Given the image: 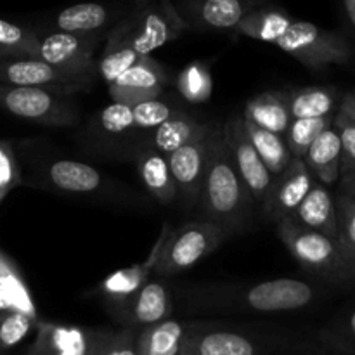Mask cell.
<instances>
[{
  "instance_id": "obj_9",
  "label": "cell",
  "mask_w": 355,
  "mask_h": 355,
  "mask_svg": "<svg viewBox=\"0 0 355 355\" xmlns=\"http://www.w3.org/2000/svg\"><path fill=\"white\" fill-rule=\"evenodd\" d=\"M35 331L24 355H96L114 335V329L66 326L42 319Z\"/></svg>"
},
{
  "instance_id": "obj_34",
  "label": "cell",
  "mask_w": 355,
  "mask_h": 355,
  "mask_svg": "<svg viewBox=\"0 0 355 355\" xmlns=\"http://www.w3.org/2000/svg\"><path fill=\"white\" fill-rule=\"evenodd\" d=\"M144 58H148V55L137 54V52L125 47V45L106 42L103 54H101L99 66H97V73H99L101 78H103L104 82L107 83V87H110L111 83L116 82L125 71L134 68V66L139 64Z\"/></svg>"
},
{
  "instance_id": "obj_27",
  "label": "cell",
  "mask_w": 355,
  "mask_h": 355,
  "mask_svg": "<svg viewBox=\"0 0 355 355\" xmlns=\"http://www.w3.org/2000/svg\"><path fill=\"white\" fill-rule=\"evenodd\" d=\"M284 94L293 120L335 116L342 103L338 90L331 87H302Z\"/></svg>"
},
{
  "instance_id": "obj_2",
  "label": "cell",
  "mask_w": 355,
  "mask_h": 355,
  "mask_svg": "<svg viewBox=\"0 0 355 355\" xmlns=\"http://www.w3.org/2000/svg\"><path fill=\"white\" fill-rule=\"evenodd\" d=\"M318 297L319 288H315V284L295 277H279L248 286L194 291L191 293V307L203 311L277 314L311 307Z\"/></svg>"
},
{
  "instance_id": "obj_18",
  "label": "cell",
  "mask_w": 355,
  "mask_h": 355,
  "mask_svg": "<svg viewBox=\"0 0 355 355\" xmlns=\"http://www.w3.org/2000/svg\"><path fill=\"white\" fill-rule=\"evenodd\" d=\"M168 76L165 68L151 55L142 59L139 64L125 71L120 78L107 87L113 103L137 106V104L155 101L163 96Z\"/></svg>"
},
{
  "instance_id": "obj_8",
  "label": "cell",
  "mask_w": 355,
  "mask_h": 355,
  "mask_svg": "<svg viewBox=\"0 0 355 355\" xmlns=\"http://www.w3.org/2000/svg\"><path fill=\"white\" fill-rule=\"evenodd\" d=\"M277 47L312 71L345 64L354 55L345 37L307 21H295L288 33L277 42Z\"/></svg>"
},
{
  "instance_id": "obj_15",
  "label": "cell",
  "mask_w": 355,
  "mask_h": 355,
  "mask_svg": "<svg viewBox=\"0 0 355 355\" xmlns=\"http://www.w3.org/2000/svg\"><path fill=\"white\" fill-rule=\"evenodd\" d=\"M263 7L259 0H186L177 3L180 17L187 30L196 31H232L253 10Z\"/></svg>"
},
{
  "instance_id": "obj_6",
  "label": "cell",
  "mask_w": 355,
  "mask_h": 355,
  "mask_svg": "<svg viewBox=\"0 0 355 355\" xmlns=\"http://www.w3.org/2000/svg\"><path fill=\"white\" fill-rule=\"evenodd\" d=\"M0 110L44 127H75L80 121L71 96L35 87L0 85Z\"/></svg>"
},
{
  "instance_id": "obj_10",
  "label": "cell",
  "mask_w": 355,
  "mask_h": 355,
  "mask_svg": "<svg viewBox=\"0 0 355 355\" xmlns=\"http://www.w3.org/2000/svg\"><path fill=\"white\" fill-rule=\"evenodd\" d=\"M103 37H82V35L51 31L40 35V47L37 59L85 80H96L97 66L96 49Z\"/></svg>"
},
{
  "instance_id": "obj_39",
  "label": "cell",
  "mask_w": 355,
  "mask_h": 355,
  "mask_svg": "<svg viewBox=\"0 0 355 355\" xmlns=\"http://www.w3.org/2000/svg\"><path fill=\"white\" fill-rule=\"evenodd\" d=\"M21 184H23V175H21L16 149L9 141H0V193L7 196L14 187Z\"/></svg>"
},
{
  "instance_id": "obj_33",
  "label": "cell",
  "mask_w": 355,
  "mask_h": 355,
  "mask_svg": "<svg viewBox=\"0 0 355 355\" xmlns=\"http://www.w3.org/2000/svg\"><path fill=\"white\" fill-rule=\"evenodd\" d=\"M336 116V114H335ZM335 116L326 118H309V120H293L291 121L288 134L284 137L288 148H290L293 158L305 159L309 149L312 148L319 135L328 130L335 123Z\"/></svg>"
},
{
  "instance_id": "obj_12",
  "label": "cell",
  "mask_w": 355,
  "mask_h": 355,
  "mask_svg": "<svg viewBox=\"0 0 355 355\" xmlns=\"http://www.w3.org/2000/svg\"><path fill=\"white\" fill-rule=\"evenodd\" d=\"M92 83V80L73 76L40 59H16L0 62V85L6 87H35L73 96L75 92L89 90Z\"/></svg>"
},
{
  "instance_id": "obj_24",
  "label": "cell",
  "mask_w": 355,
  "mask_h": 355,
  "mask_svg": "<svg viewBox=\"0 0 355 355\" xmlns=\"http://www.w3.org/2000/svg\"><path fill=\"white\" fill-rule=\"evenodd\" d=\"M342 137L335 125L322 132L305 156V165L318 182L326 187L342 179Z\"/></svg>"
},
{
  "instance_id": "obj_40",
  "label": "cell",
  "mask_w": 355,
  "mask_h": 355,
  "mask_svg": "<svg viewBox=\"0 0 355 355\" xmlns=\"http://www.w3.org/2000/svg\"><path fill=\"white\" fill-rule=\"evenodd\" d=\"M322 338L333 349L355 354V309L347 314V318L340 319L335 326L326 329L322 333Z\"/></svg>"
},
{
  "instance_id": "obj_22",
  "label": "cell",
  "mask_w": 355,
  "mask_h": 355,
  "mask_svg": "<svg viewBox=\"0 0 355 355\" xmlns=\"http://www.w3.org/2000/svg\"><path fill=\"white\" fill-rule=\"evenodd\" d=\"M293 220L311 231L321 232L331 239H338V218L336 201L324 184L315 180L304 203L293 214Z\"/></svg>"
},
{
  "instance_id": "obj_1",
  "label": "cell",
  "mask_w": 355,
  "mask_h": 355,
  "mask_svg": "<svg viewBox=\"0 0 355 355\" xmlns=\"http://www.w3.org/2000/svg\"><path fill=\"white\" fill-rule=\"evenodd\" d=\"M253 205V196L234 165L224 128L217 125L198 208L205 220L218 225L222 231L227 232L229 238H232L248 227Z\"/></svg>"
},
{
  "instance_id": "obj_23",
  "label": "cell",
  "mask_w": 355,
  "mask_h": 355,
  "mask_svg": "<svg viewBox=\"0 0 355 355\" xmlns=\"http://www.w3.org/2000/svg\"><path fill=\"white\" fill-rule=\"evenodd\" d=\"M211 128H214V125L205 123L193 114L182 111L177 116L170 118L168 121L159 125L158 128H155L151 132L149 141L162 155L170 156L172 153L207 137Z\"/></svg>"
},
{
  "instance_id": "obj_31",
  "label": "cell",
  "mask_w": 355,
  "mask_h": 355,
  "mask_svg": "<svg viewBox=\"0 0 355 355\" xmlns=\"http://www.w3.org/2000/svg\"><path fill=\"white\" fill-rule=\"evenodd\" d=\"M245 123L250 139H252L257 153H259V156L262 158V162L266 163L269 172L272 173L274 177L281 175V173L288 168V165L293 162V155H291L284 137L272 134V132L269 130H263V128L257 127L252 121L245 120Z\"/></svg>"
},
{
  "instance_id": "obj_19",
  "label": "cell",
  "mask_w": 355,
  "mask_h": 355,
  "mask_svg": "<svg viewBox=\"0 0 355 355\" xmlns=\"http://www.w3.org/2000/svg\"><path fill=\"white\" fill-rule=\"evenodd\" d=\"M173 311L170 290L163 279H151L121 311L118 321L130 329H144L170 319Z\"/></svg>"
},
{
  "instance_id": "obj_43",
  "label": "cell",
  "mask_w": 355,
  "mask_h": 355,
  "mask_svg": "<svg viewBox=\"0 0 355 355\" xmlns=\"http://www.w3.org/2000/svg\"><path fill=\"white\" fill-rule=\"evenodd\" d=\"M336 114L345 121H349V123L355 125V92H349L342 97V103H340Z\"/></svg>"
},
{
  "instance_id": "obj_42",
  "label": "cell",
  "mask_w": 355,
  "mask_h": 355,
  "mask_svg": "<svg viewBox=\"0 0 355 355\" xmlns=\"http://www.w3.org/2000/svg\"><path fill=\"white\" fill-rule=\"evenodd\" d=\"M139 329H121L114 331L113 338L96 355H139L137 352Z\"/></svg>"
},
{
  "instance_id": "obj_20",
  "label": "cell",
  "mask_w": 355,
  "mask_h": 355,
  "mask_svg": "<svg viewBox=\"0 0 355 355\" xmlns=\"http://www.w3.org/2000/svg\"><path fill=\"white\" fill-rule=\"evenodd\" d=\"M116 7L104 3H78L66 7L52 17V31L82 37H103L106 30H113L114 24L123 17Z\"/></svg>"
},
{
  "instance_id": "obj_47",
  "label": "cell",
  "mask_w": 355,
  "mask_h": 355,
  "mask_svg": "<svg viewBox=\"0 0 355 355\" xmlns=\"http://www.w3.org/2000/svg\"><path fill=\"white\" fill-rule=\"evenodd\" d=\"M2 352H3V350H2V347H0V355H2Z\"/></svg>"
},
{
  "instance_id": "obj_13",
  "label": "cell",
  "mask_w": 355,
  "mask_h": 355,
  "mask_svg": "<svg viewBox=\"0 0 355 355\" xmlns=\"http://www.w3.org/2000/svg\"><path fill=\"white\" fill-rule=\"evenodd\" d=\"M269 343L252 333L214 328L208 324H187L180 355H266Z\"/></svg>"
},
{
  "instance_id": "obj_37",
  "label": "cell",
  "mask_w": 355,
  "mask_h": 355,
  "mask_svg": "<svg viewBox=\"0 0 355 355\" xmlns=\"http://www.w3.org/2000/svg\"><path fill=\"white\" fill-rule=\"evenodd\" d=\"M38 321L21 312H2L0 314V347L3 352L19 347L30 335L31 329H37Z\"/></svg>"
},
{
  "instance_id": "obj_38",
  "label": "cell",
  "mask_w": 355,
  "mask_h": 355,
  "mask_svg": "<svg viewBox=\"0 0 355 355\" xmlns=\"http://www.w3.org/2000/svg\"><path fill=\"white\" fill-rule=\"evenodd\" d=\"M336 201V218H338V241L350 255L355 257V201L338 193Z\"/></svg>"
},
{
  "instance_id": "obj_21",
  "label": "cell",
  "mask_w": 355,
  "mask_h": 355,
  "mask_svg": "<svg viewBox=\"0 0 355 355\" xmlns=\"http://www.w3.org/2000/svg\"><path fill=\"white\" fill-rule=\"evenodd\" d=\"M135 165L142 186L153 200L162 205H170L177 200V187L170 170L168 156L162 155L151 141L141 142L135 148Z\"/></svg>"
},
{
  "instance_id": "obj_7",
  "label": "cell",
  "mask_w": 355,
  "mask_h": 355,
  "mask_svg": "<svg viewBox=\"0 0 355 355\" xmlns=\"http://www.w3.org/2000/svg\"><path fill=\"white\" fill-rule=\"evenodd\" d=\"M229 239L218 225L205 220H191L173 229L155 270L158 277H172L207 259Z\"/></svg>"
},
{
  "instance_id": "obj_41",
  "label": "cell",
  "mask_w": 355,
  "mask_h": 355,
  "mask_svg": "<svg viewBox=\"0 0 355 355\" xmlns=\"http://www.w3.org/2000/svg\"><path fill=\"white\" fill-rule=\"evenodd\" d=\"M336 130L342 137V177L355 173V125L349 123L338 114L335 116Z\"/></svg>"
},
{
  "instance_id": "obj_17",
  "label": "cell",
  "mask_w": 355,
  "mask_h": 355,
  "mask_svg": "<svg viewBox=\"0 0 355 355\" xmlns=\"http://www.w3.org/2000/svg\"><path fill=\"white\" fill-rule=\"evenodd\" d=\"M314 182V175L305 165L304 159L293 158L288 168L274 179L269 194L260 205L263 218L279 224L284 218L293 217L297 208L304 203L307 194L311 193Z\"/></svg>"
},
{
  "instance_id": "obj_25",
  "label": "cell",
  "mask_w": 355,
  "mask_h": 355,
  "mask_svg": "<svg viewBox=\"0 0 355 355\" xmlns=\"http://www.w3.org/2000/svg\"><path fill=\"white\" fill-rule=\"evenodd\" d=\"M2 312H21L37 321L40 319L33 295L19 267L0 248V314Z\"/></svg>"
},
{
  "instance_id": "obj_26",
  "label": "cell",
  "mask_w": 355,
  "mask_h": 355,
  "mask_svg": "<svg viewBox=\"0 0 355 355\" xmlns=\"http://www.w3.org/2000/svg\"><path fill=\"white\" fill-rule=\"evenodd\" d=\"M243 116L246 121H252L257 127L281 135V137H286L288 128L293 121L290 107H288L286 94L279 90L262 92L250 99L243 111Z\"/></svg>"
},
{
  "instance_id": "obj_36",
  "label": "cell",
  "mask_w": 355,
  "mask_h": 355,
  "mask_svg": "<svg viewBox=\"0 0 355 355\" xmlns=\"http://www.w3.org/2000/svg\"><path fill=\"white\" fill-rule=\"evenodd\" d=\"M132 111H134L135 128H137L139 134H144V132L151 134L155 128H158L159 125L168 121L170 118L182 113L184 110H180L177 104H173L172 101L165 99L162 96L155 101H148V103L132 106Z\"/></svg>"
},
{
  "instance_id": "obj_46",
  "label": "cell",
  "mask_w": 355,
  "mask_h": 355,
  "mask_svg": "<svg viewBox=\"0 0 355 355\" xmlns=\"http://www.w3.org/2000/svg\"><path fill=\"white\" fill-rule=\"evenodd\" d=\"M3 198H6V196H3V194L0 193V203H2V200H3Z\"/></svg>"
},
{
  "instance_id": "obj_11",
  "label": "cell",
  "mask_w": 355,
  "mask_h": 355,
  "mask_svg": "<svg viewBox=\"0 0 355 355\" xmlns=\"http://www.w3.org/2000/svg\"><path fill=\"white\" fill-rule=\"evenodd\" d=\"M224 135L227 141L229 149L232 153V159L241 175L243 182L248 187L250 194L253 196V201L259 205L263 203V200L269 194V189L272 187L276 177L269 172L266 163L257 153L252 139H250L248 130L243 114L231 116L224 125Z\"/></svg>"
},
{
  "instance_id": "obj_4",
  "label": "cell",
  "mask_w": 355,
  "mask_h": 355,
  "mask_svg": "<svg viewBox=\"0 0 355 355\" xmlns=\"http://www.w3.org/2000/svg\"><path fill=\"white\" fill-rule=\"evenodd\" d=\"M276 234L305 270L333 284H355V257L338 239L311 231L293 218L281 220Z\"/></svg>"
},
{
  "instance_id": "obj_16",
  "label": "cell",
  "mask_w": 355,
  "mask_h": 355,
  "mask_svg": "<svg viewBox=\"0 0 355 355\" xmlns=\"http://www.w3.org/2000/svg\"><path fill=\"white\" fill-rule=\"evenodd\" d=\"M215 130H217V125H214L207 137L168 156L170 170H172L173 182L177 187V198H180L182 203L189 208L198 207L200 203L208 163H210Z\"/></svg>"
},
{
  "instance_id": "obj_30",
  "label": "cell",
  "mask_w": 355,
  "mask_h": 355,
  "mask_svg": "<svg viewBox=\"0 0 355 355\" xmlns=\"http://www.w3.org/2000/svg\"><path fill=\"white\" fill-rule=\"evenodd\" d=\"M40 33L35 28L0 19V62L37 59Z\"/></svg>"
},
{
  "instance_id": "obj_35",
  "label": "cell",
  "mask_w": 355,
  "mask_h": 355,
  "mask_svg": "<svg viewBox=\"0 0 355 355\" xmlns=\"http://www.w3.org/2000/svg\"><path fill=\"white\" fill-rule=\"evenodd\" d=\"M211 73L203 62H191L180 71L177 78V90L186 101L193 104L207 103L211 97Z\"/></svg>"
},
{
  "instance_id": "obj_32",
  "label": "cell",
  "mask_w": 355,
  "mask_h": 355,
  "mask_svg": "<svg viewBox=\"0 0 355 355\" xmlns=\"http://www.w3.org/2000/svg\"><path fill=\"white\" fill-rule=\"evenodd\" d=\"M94 130L104 142L125 141L127 137H134L135 134L139 135L132 106L118 103H111L101 110L94 123Z\"/></svg>"
},
{
  "instance_id": "obj_3",
  "label": "cell",
  "mask_w": 355,
  "mask_h": 355,
  "mask_svg": "<svg viewBox=\"0 0 355 355\" xmlns=\"http://www.w3.org/2000/svg\"><path fill=\"white\" fill-rule=\"evenodd\" d=\"M16 155L26 186L69 196H106L113 186L96 166L52 155L33 141L21 142Z\"/></svg>"
},
{
  "instance_id": "obj_28",
  "label": "cell",
  "mask_w": 355,
  "mask_h": 355,
  "mask_svg": "<svg viewBox=\"0 0 355 355\" xmlns=\"http://www.w3.org/2000/svg\"><path fill=\"white\" fill-rule=\"evenodd\" d=\"M187 324L177 319H166L159 324L139 329V355H180Z\"/></svg>"
},
{
  "instance_id": "obj_5",
  "label": "cell",
  "mask_w": 355,
  "mask_h": 355,
  "mask_svg": "<svg viewBox=\"0 0 355 355\" xmlns=\"http://www.w3.org/2000/svg\"><path fill=\"white\" fill-rule=\"evenodd\" d=\"M187 30L179 10L168 0L139 2L125 14L107 35L111 44L125 45L141 55H149Z\"/></svg>"
},
{
  "instance_id": "obj_14",
  "label": "cell",
  "mask_w": 355,
  "mask_h": 355,
  "mask_svg": "<svg viewBox=\"0 0 355 355\" xmlns=\"http://www.w3.org/2000/svg\"><path fill=\"white\" fill-rule=\"evenodd\" d=\"M172 231L173 229L168 224H163L162 234L156 239L155 246L151 248V253L146 257V260H142L141 263H134L127 269L116 270L97 286V295H101L111 305L113 314L121 311L153 279Z\"/></svg>"
},
{
  "instance_id": "obj_29",
  "label": "cell",
  "mask_w": 355,
  "mask_h": 355,
  "mask_svg": "<svg viewBox=\"0 0 355 355\" xmlns=\"http://www.w3.org/2000/svg\"><path fill=\"white\" fill-rule=\"evenodd\" d=\"M295 21L290 14L274 7H260L253 10L252 14L241 21L238 26V33L253 40L267 42V44H276L288 33Z\"/></svg>"
},
{
  "instance_id": "obj_45",
  "label": "cell",
  "mask_w": 355,
  "mask_h": 355,
  "mask_svg": "<svg viewBox=\"0 0 355 355\" xmlns=\"http://www.w3.org/2000/svg\"><path fill=\"white\" fill-rule=\"evenodd\" d=\"M343 7V12H345L347 21L350 23L352 30L355 31V0H347V2L342 3Z\"/></svg>"
},
{
  "instance_id": "obj_44",
  "label": "cell",
  "mask_w": 355,
  "mask_h": 355,
  "mask_svg": "<svg viewBox=\"0 0 355 355\" xmlns=\"http://www.w3.org/2000/svg\"><path fill=\"white\" fill-rule=\"evenodd\" d=\"M340 193L352 198L355 201V173H350V175H345L340 179Z\"/></svg>"
}]
</instances>
